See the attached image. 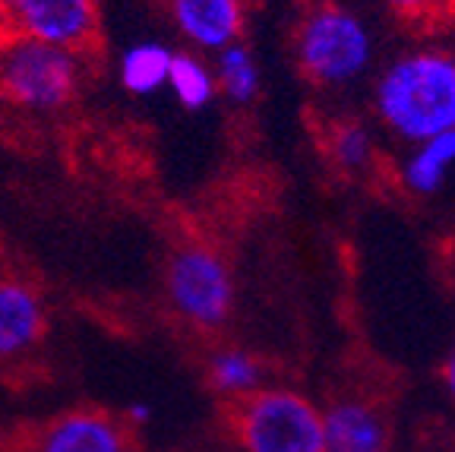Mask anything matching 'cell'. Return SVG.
I'll list each match as a JSON object with an SVG mask.
<instances>
[{
  "mask_svg": "<svg viewBox=\"0 0 455 452\" xmlns=\"http://www.w3.org/2000/svg\"><path fill=\"white\" fill-rule=\"evenodd\" d=\"M452 162H455V130L420 142L418 156L408 158V165H405L408 187L418 193H434L436 187H443L446 171Z\"/></svg>",
  "mask_w": 455,
  "mask_h": 452,
  "instance_id": "8fae6325",
  "label": "cell"
},
{
  "mask_svg": "<svg viewBox=\"0 0 455 452\" xmlns=\"http://www.w3.org/2000/svg\"><path fill=\"white\" fill-rule=\"evenodd\" d=\"M209 380L219 392L225 396H247V392H256L259 389V380H263V367L259 360H253L243 351H225L212 358V370H209Z\"/></svg>",
  "mask_w": 455,
  "mask_h": 452,
  "instance_id": "4fadbf2b",
  "label": "cell"
},
{
  "mask_svg": "<svg viewBox=\"0 0 455 452\" xmlns=\"http://www.w3.org/2000/svg\"><path fill=\"white\" fill-rule=\"evenodd\" d=\"M298 64L310 83L339 85L355 79L370 61V36L363 22L335 4L307 10L294 38Z\"/></svg>",
  "mask_w": 455,
  "mask_h": 452,
  "instance_id": "277c9868",
  "label": "cell"
},
{
  "mask_svg": "<svg viewBox=\"0 0 455 452\" xmlns=\"http://www.w3.org/2000/svg\"><path fill=\"white\" fill-rule=\"evenodd\" d=\"M79 54L26 36L0 38V108L16 114L64 111L79 93Z\"/></svg>",
  "mask_w": 455,
  "mask_h": 452,
  "instance_id": "7a4b0ae2",
  "label": "cell"
},
{
  "mask_svg": "<svg viewBox=\"0 0 455 452\" xmlns=\"http://www.w3.org/2000/svg\"><path fill=\"white\" fill-rule=\"evenodd\" d=\"M332 156L341 168H363L373 156V140L363 127L348 124V127H339L332 136Z\"/></svg>",
  "mask_w": 455,
  "mask_h": 452,
  "instance_id": "2e32d148",
  "label": "cell"
},
{
  "mask_svg": "<svg viewBox=\"0 0 455 452\" xmlns=\"http://www.w3.org/2000/svg\"><path fill=\"white\" fill-rule=\"evenodd\" d=\"M127 421L130 424H146V421H149V408H146V405H133V408L127 411Z\"/></svg>",
  "mask_w": 455,
  "mask_h": 452,
  "instance_id": "d6986e66",
  "label": "cell"
},
{
  "mask_svg": "<svg viewBox=\"0 0 455 452\" xmlns=\"http://www.w3.org/2000/svg\"><path fill=\"white\" fill-rule=\"evenodd\" d=\"M178 28L199 48L237 44L243 32V0H168Z\"/></svg>",
  "mask_w": 455,
  "mask_h": 452,
  "instance_id": "9c48e42d",
  "label": "cell"
},
{
  "mask_svg": "<svg viewBox=\"0 0 455 452\" xmlns=\"http://www.w3.org/2000/svg\"><path fill=\"white\" fill-rule=\"evenodd\" d=\"M171 51H164L162 44H140V48L127 51L121 64L124 85L136 95H149L156 93L158 85L168 83L171 70Z\"/></svg>",
  "mask_w": 455,
  "mask_h": 452,
  "instance_id": "7c38bea8",
  "label": "cell"
},
{
  "mask_svg": "<svg viewBox=\"0 0 455 452\" xmlns=\"http://www.w3.org/2000/svg\"><path fill=\"white\" fill-rule=\"evenodd\" d=\"M237 440L247 452H326L323 411L291 389H256L235 399Z\"/></svg>",
  "mask_w": 455,
  "mask_h": 452,
  "instance_id": "3957f363",
  "label": "cell"
},
{
  "mask_svg": "<svg viewBox=\"0 0 455 452\" xmlns=\"http://www.w3.org/2000/svg\"><path fill=\"white\" fill-rule=\"evenodd\" d=\"M386 4L392 7V13L402 16L405 22H424L446 13L452 0H386Z\"/></svg>",
  "mask_w": 455,
  "mask_h": 452,
  "instance_id": "e0dca14e",
  "label": "cell"
},
{
  "mask_svg": "<svg viewBox=\"0 0 455 452\" xmlns=\"http://www.w3.org/2000/svg\"><path fill=\"white\" fill-rule=\"evenodd\" d=\"M4 452H133V424L101 408H73L10 431Z\"/></svg>",
  "mask_w": 455,
  "mask_h": 452,
  "instance_id": "5b68a950",
  "label": "cell"
},
{
  "mask_svg": "<svg viewBox=\"0 0 455 452\" xmlns=\"http://www.w3.org/2000/svg\"><path fill=\"white\" fill-rule=\"evenodd\" d=\"M377 111L408 142H427L455 130V57L408 54L383 73Z\"/></svg>",
  "mask_w": 455,
  "mask_h": 452,
  "instance_id": "6da1fadb",
  "label": "cell"
},
{
  "mask_svg": "<svg viewBox=\"0 0 455 452\" xmlns=\"http://www.w3.org/2000/svg\"><path fill=\"white\" fill-rule=\"evenodd\" d=\"M168 297L193 326L215 329L231 313L235 285L219 254L209 247H180L168 262Z\"/></svg>",
  "mask_w": 455,
  "mask_h": 452,
  "instance_id": "8992f818",
  "label": "cell"
},
{
  "mask_svg": "<svg viewBox=\"0 0 455 452\" xmlns=\"http://www.w3.org/2000/svg\"><path fill=\"white\" fill-rule=\"evenodd\" d=\"M219 77L228 99L235 101H250L256 95V89H259V70H256L253 57H250V51L243 44H228L221 51Z\"/></svg>",
  "mask_w": 455,
  "mask_h": 452,
  "instance_id": "9a60e30c",
  "label": "cell"
},
{
  "mask_svg": "<svg viewBox=\"0 0 455 452\" xmlns=\"http://www.w3.org/2000/svg\"><path fill=\"white\" fill-rule=\"evenodd\" d=\"M10 36L79 54L99 38V0H0Z\"/></svg>",
  "mask_w": 455,
  "mask_h": 452,
  "instance_id": "52a82bcc",
  "label": "cell"
},
{
  "mask_svg": "<svg viewBox=\"0 0 455 452\" xmlns=\"http://www.w3.org/2000/svg\"><path fill=\"white\" fill-rule=\"evenodd\" d=\"M168 85L174 89V95H178L184 108L209 105V101H212V93H215L212 73H209L206 67L199 64L196 57H190V54L171 57Z\"/></svg>",
  "mask_w": 455,
  "mask_h": 452,
  "instance_id": "5bb4252c",
  "label": "cell"
},
{
  "mask_svg": "<svg viewBox=\"0 0 455 452\" xmlns=\"http://www.w3.org/2000/svg\"><path fill=\"white\" fill-rule=\"evenodd\" d=\"M443 380H446V389H449V396L455 399V348H452V354H449L446 367H443Z\"/></svg>",
  "mask_w": 455,
  "mask_h": 452,
  "instance_id": "ac0fdd59",
  "label": "cell"
},
{
  "mask_svg": "<svg viewBox=\"0 0 455 452\" xmlns=\"http://www.w3.org/2000/svg\"><path fill=\"white\" fill-rule=\"evenodd\" d=\"M42 333V297L22 282H0V364L32 351Z\"/></svg>",
  "mask_w": 455,
  "mask_h": 452,
  "instance_id": "30bf717a",
  "label": "cell"
},
{
  "mask_svg": "<svg viewBox=\"0 0 455 452\" xmlns=\"http://www.w3.org/2000/svg\"><path fill=\"white\" fill-rule=\"evenodd\" d=\"M326 452H389V421L367 399H339L323 411Z\"/></svg>",
  "mask_w": 455,
  "mask_h": 452,
  "instance_id": "ba28073f",
  "label": "cell"
}]
</instances>
